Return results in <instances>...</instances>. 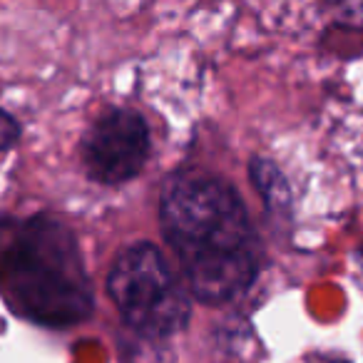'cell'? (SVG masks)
I'll list each match as a JSON object with an SVG mask.
<instances>
[{"instance_id": "cell-1", "label": "cell", "mask_w": 363, "mask_h": 363, "mask_svg": "<svg viewBox=\"0 0 363 363\" xmlns=\"http://www.w3.org/2000/svg\"><path fill=\"white\" fill-rule=\"evenodd\" d=\"M160 217L194 298L227 303L252 286L262 254L232 184L199 172L172 177L162 192Z\"/></svg>"}, {"instance_id": "cell-2", "label": "cell", "mask_w": 363, "mask_h": 363, "mask_svg": "<svg viewBox=\"0 0 363 363\" xmlns=\"http://www.w3.org/2000/svg\"><path fill=\"white\" fill-rule=\"evenodd\" d=\"M0 286L18 313L70 326L90 313L92 291L75 239L52 219H33L0 257Z\"/></svg>"}, {"instance_id": "cell-3", "label": "cell", "mask_w": 363, "mask_h": 363, "mask_svg": "<svg viewBox=\"0 0 363 363\" xmlns=\"http://www.w3.org/2000/svg\"><path fill=\"white\" fill-rule=\"evenodd\" d=\"M115 306L135 331L169 336L189 318V294L155 244H132L115 259L107 279Z\"/></svg>"}, {"instance_id": "cell-4", "label": "cell", "mask_w": 363, "mask_h": 363, "mask_svg": "<svg viewBox=\"0 0 363 363\" xmlns=\"http://www.w3.org/2000/svg\"><path fill=\"white\" fill-rule=\"evenodd\" d=\"M150 155V127L130 107H117L95 120L82 140V164L102 184H120L145 167Z\"/></svg>"}, {"instance_id": "cell-5", "label": "cell", "mask_w": 363, "mask_h": 363, "mask_svg": "<svg viewBox=\"0 0 363 363\" xmlns=\"http://www.w3.org/2000/svg\"><path fill=\"white\" fill-rule=\"evenodd\" d=\"M18 137H21V127H18V122L13 120L8 112L0 110V152L11 150V147L18 142Z\"/></svg>"}]
</instances>
